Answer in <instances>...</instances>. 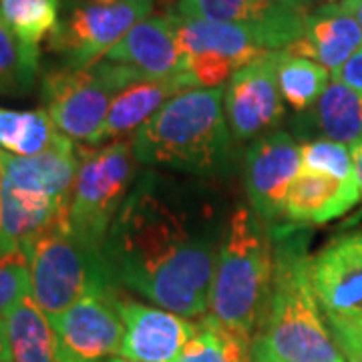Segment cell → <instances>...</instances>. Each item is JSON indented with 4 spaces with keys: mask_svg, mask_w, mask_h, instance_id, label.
Returning <instances> with one entry per match:
<instances>
[{
    "mask_svg": "<svg viewBox=\"0 0 362 362\" xmlns=\"http://www.w3.org/2000/svg\"><path fill=\"white\" fill-rule=\"evenodd\" d=\"M272 276V223L262 220L247 204H235L211 278L207 316L254 340L268 310Z\"/></svg>",
    "mask_w": 362,
    "mask_h": 362,
    "instance_id": "4",
    "label": "cell"
},
{
    "mask_svg": "<svg viewBox=\"0 0 362 362\" xmlns=\"http://www.w3.org/2000/svg\"><path fill=\"white\" fill-rule=\"evenodd\" d=\"M302 169L334 180H356L350 147L330 139H310L300 145Z\"/></svg>",
    "mask_w": 362,
    "mask_h": 362,
    "instance_id": "27",
    "label": "cell"
},
{
    "mask_svg": "<svg viewBox=\"0 0 362 362\" xmlns=\"http://www.w3.org/2000/svg\"><path fill=\"white\" fill-rule=\"evenodd\" d=\"M286 4H290L292 8H296L298 13L308 14L312 8L320 6V4H330V2H337V0H284Z\"/></svg>",
    "mask_w": 362,
    "mask_h": 362,
    "instance_id": "32",
    "label": "cell"
},
{
    "mask_svg": "<svg viewBox=\"0 0 362 362\" xmlns=\"http://www.w3.org/2000/svg\"><path fill=\"white\" fill-rule=\"evenodd\" d=\"M153 2H156V0H153ZM157 2H159L168 13L175 11V8H177V4H180V0H157Z\"/></svg>",
    "mask_w": 362,
    "mask_h": 362,
    "instance_id": "37",
    "label": "cell"
},
{
    "mask_svg": "<svg viewBox=\"0 0 362 362\" xmlns=\"http://www.w3.org/2000/svg\"><path fill=\"white\" fill-rule=\"evenodd\" d=\"M39 69V45L18 39L0 21V97L28 95L35 89Z\"/></svg>",
    "mask_w": 362,
    "mask_h": 362,
    "instance_id": "24",
    "label": "cell"
},
{
    "mask_svg": "<svg viewBox=\"0 0 362 362\" xmlns=\"http://www.w3.org/2000/svg\"><path fill=\"white\" fill-rule=\"evenodd\" d=\"M61 0H0V21L18 39L39 45L59 26Z\"/></svg>",
    "mask_w": 362,
    "mask_h": 362,
    "instance_id": "26",
    "label": "cell"
},
{
    "mask_svg": "<svg viewBox=\"0 0 362 362\" xmlns=\"http://www.w3.org/2000/svg\"><path fill=\"white\" fill-rule=\"evenodd\" d=\"M350 151H352V161H354V175H356V183H358V187H361V194H362V143L354 145V147H350Z\"/></svg>",
    "mask_w": 362,
    "mask_h": 362,
    "instance_id": "34",
    "label": "cell"
},
{
    "mask_svg": "<svg viewBox=\"0 0 362 362\" xmlns=\"http://www.w3.org/2000/svg\"><path fill=\"white\" fill-rule=\"evenodd\" d=\"M165 14L171 18L175 28L177 49L183 59V71H185V61L202 52H216L230 59L235 71L252 65L254 61H258L268 52V49L242 26L206 21L199 16H187L177 11Z\"/></svg>",
    "mask_w": 362,
    "mask_h": 362,
    "instance_id": "18",
    "label": "cell"
},
{
    "mask_svg": "<svg viewBox=\"0 0 362 362\" xmlns=\"http://www.w3.org/2000/svg\"><path fill=\"white\" fill-rule=\"evenodd\" d=\"M272 240L270 300L254 344L282 362H344L312 288L308 228L272 223Z\"/></svg>",
    "mask_w": 362,
    "mask_h": 362,
    "instance_id": "2",
    "label": "cell"
},
{
    "mask_svg": "<svg viewBox=\"0 0 362 362\" xmlns=\"http://www.w3.org/2000/svg\"><path fill=\"white\" fill-rule=\"evenodd\" d=\"M141 73L111 61L85 69L51 66L40 78V107L54 127L73 141L90 145L121 90L143 81Z\"/></svg>",
    "mask_w": 362,
    "mask_h": 362,
    "instance_id": "6",
    "label": "cell"
},
{
    "mask_svg": "<svg viewBox=\"0 0 362 362\" xmlns=\"http://www.w3.org/2000/svg\"><path fill=\"white\" fill-rule=\"evenodd\" d=\"M0 192H2V168H0Z\"/></svg>",
    "mask_w": 362,
    "mask_h": 362,
    "instance_id": "39",
    "label": "cell"
},
{
    "mask_svg": "<svg viewBox=\"0 0 362 362\" xmlns=\"http://www.w3.org/2000/svg\"><path fill=\"white\" fill-rule=\"evenodd\" d=\"M0 362H11L8 334H6V318L0 316Z\"/></svg>",
    "mask_w": 362,
    "mask_h": 362,
    "instance_id": "33",
    "label": "cell"
},
{
    "mask_svg": "<svg viewBox=\"0 0 362 362\" xmlns=\"http://www.w3.org/2000/svg\"><path fill=\"white\" fill-rule=\"evenodd\" d=\"M332 81H338L350 89L362 93V49L354 52L344 65L332 73Z\"/></svg>",
    "mask_w": 362,
    "mask_h": 362,
    "instance_id": "31",
    "label": "cell"
},
{
    "mask_svg": "<svg viewBox=\"0 0 362 362\" xmlns=\"http://www.w3.org/2000/svg\"><path fill=\"white\" fill-rule=\"evenodd\" d=\"M30 296V268L25 250L0 254V316Z\"/></svg>",
    "mask_w": 362,
    "mask_h": 362,
    "instance_id": "28",
    "label": "cell"
},
{
    "mask_svg": "<svg viewBox=\"0 0 362 362\" xmlns=\"http://www.w3.org/2000/svg\"><path fill=\"white\" fill-rule=\"evenodd\" d=\"M69 139L54 127L47 111L0 107V149L16 157H33L66 145Z\"/></svg>",
    "mask_w": 362,
    "mask_h": 362,
    "instance_id": "22",
    "label": "cell"
},
{
    "mask_svg": "<svg viewBox=\"0 0 362 362\" xmlns=\"http://www.w3.org/2000/svg\"><path fill=\"white\" fill-rule=\"evenodd\" d=\"M330 71L310 59L290 57L284 51L276 54V78L284 103L298 115L308 113L330 85Z\"/></svg>",
    "mask_w": 362,
    "mask_h": 362,
    "instance_id": "23",
    "label": "cell"
},
{
    "mask_svg": "<svg viewBox=\"0 0 362 362\" xmlns=\"http://www.w3.org/2000/svg\"><path fill=\"white\" fill-rule=\"evenodd\" d=\"M326 324L344 362H362V316L361 318L326 316Z\"/></svg>",
    "mask_w": 362,
    "mask_h": 362,
    "instance_id": "30",
    "label": "cell"
},
{
    "mask_svg": "<svg viewBox=\"0 0 362 362\" xmlns=\"http://www.w3.org/2000/svg\"><path fill=\"white\" fill-rule=\"evenodd\" d=\"M153 8V0H77L49 37V49L69 69L95 65Z\"/></svg>",
    "mask_w": 362,
    "mask_h": 362,
    "instance_id": "8",
    "label": "cell"
},
{
    "mask_svg": "<svg viewBox=\"0 0 362 362\" xmlns=\"http://www.w3.org/2000/svg\"><path fill=\"white\" fill-rule=\"evenodd\" d=\"M117 294H89L52 318L59 362H101L119 354L125 326L115 308Z\"/></svg>",
    "mask_w": 362,
    "mask_h": 362,
    "instance_id": "11",
    "label": "cell"
},
{
    "mask_svg": "<svg viewBox=\"0 0 362 362\" xmlns=\"http://www.w3.org/2000/svg\"><path fill=\"white\" fill-rule=\"evenodd\" d=\"M302 169L300 143L286 131L259 137L244 156V187L247 206L268 223L284 218L288 189Z\"/></svg>",
    "mask_w": 362,
    "mask_h": 362,
    "instance_id": "10",
    "label": "cell"
},
{
    "mask_svg": "<svg viewBox=\"0 0 362 362\" xmlns=\"http://www.w3.org/2000/svg\"><path fill=\"white\" fill-rule=\"evenodd\" d=\"M78 169L66 223L81 242L103 250L109 228L137 177L131 139L107 145H77Z\"/></svg>",
    "mask_w": 362,
    "mask_h": 362,
    "instance_id": "7",
    "label": "cell"
},
{
    "mask_svg": "<svg viewBox=\"0 0 362 362\" xmlns=\"http://www.w3.org/2000/svg\"><path fill=\"white\" fill-rule=\"evenodd\" d=\"M115 308L125 326L119 356L133 362H173L194 338L199 322L117 294Z\"/></svg>",
    "mask_w": 362,
    "mask_h": 362,
    "instance_id": "12",
    "label": "cell"
},
{
    "mask_svg": "<svg viewBox=\"0 0 362 362\" xmlns=\"http://www.w3.org/2000/svg\"><path fill=\"white\" fill-rule=\"evenodd\" d=\"M30 268V298L52 320L89 294H117L103 252L87 246L61 221L25 247Z\"/></svg>",
    "mask_w": 362,
    "mask_h": 362,
    "instance_id": "5",
    "label": "cell"
},
{
    "mask_svg": "<svg viewBox=\"0 0 362 362\" xmlns=\"http://www.w3.org/2000/svg\"><path fill=\"white\" fill-rule=\"evenodd\" d=\"M177 13L250 30L268 51H282L302 37L306 14L284 0H180Z\"/></svg>",
    "mask_w": 362,
    "mask_h": 362,
    "instance_id": "14",
    "label": "cell"
},
{
    "mask_svg": "<svg viewBox=\"0 0 362 362\" xmlns=\"http://www.w3.org/2000/svg\"><path fill=\"white\" fill-rule=\"evenodd\" d=\"M105 362H133V361H125V358H113V361H105Z\"/></svg>",
    "mask_w": 362,
    "mask_h": 362,
    "instance_id": "38",
    "label": "cell"
},
{
    "mask_svg": "<svg viewBox=\"0 0 362 362\" xmlns=\"http://www.w3.org/2000/svg\"><path fill=\"white\" fill-rule=\"evenodd\" d=\"M223 87L192 89L173 97L131 137L137 163L195 180L230 177L233 135L223 111Z\"/></svg>",
    "mask_w": 362,
    "mask_h": 362,
    "instance_id": "3",
    "label": "cell"
},
{
    "mask_svg": "<svg viewBox=\"0 0 362 362\" xmlns=\"http://www.w3.org/2000/svg\"><path fill=\"white\" fill-rule=\"evenodd\" d=\"M2 153H4V151H2V149H0V157H2Z\"/></svg>",
    "mask_w": 362,
    "mask_h": 362,
    "instance_id": "40",
    "label": "cell"
},
{
    "mask_svg": "<svg viewBox=\"0 0 362 362\" xmlns=\"http://www.w3.org/2000/svg\"><path fill=\"white\" fill-rule=\"evenodd\" d=\"M103 61L131 66L147 78H163L183 73L175 28L168 14L143 18L105 54Z\"/></svg>",
    "mask_w": 362,
    "mask_h": 362,
    "instance_id": "17",
    "label": "cell"
},
{
    "mask_svg": "<svg viewBox=\"0 0 362 362\" xmlns=\"http://www.w3.org/2000/svg\"><path fill=\"white\" fill-rule=\"evenodd\" d=\"M252 344V338L232 332L204 316L194 338L173 362H250Z\"/></svg>",
    "mask_w": 362,
    "mask_h": 362,
    "instance_id": "25",
    "label": "cell"
},
{
    "mask_svg": "<svg viewBox=\"0 0 362 362\" xmlns=\"http://www.w3.org/2000/svg\"><path fill=\"white\" fill-rule=\"evenodd\" d=\"M312 288L326 316H362V230L340 233L312 256Z\"/></svg>",
    "mask_w": 362,
    "mask_h": 362,
    "instance_id": "13",
    "label": "cell"
},
{
    "mask_svg": "<svg viewBox=\"0 0 362 362\" xmlns=\"http://www.w3.org/2000/svg\"><path fill=\"white\" fill-rule=\"evenodd\" d=\"M362 49V28L342 2L312 8L304 18L302 37L282 51L290 57L310 59L330 71V75Z\"/></svg>",
    "mask_w": 362,
    "mask_h": 362,
    "instance_id": "15",
    "label": "cell"
},
{
    "mask_svg": "<svg viewBox=\"0 0 362 362\" xmlns=\"http://www.w3.org/2000/svg\"><path fill=\"white\" fill-rule=\"evenodd\" d=\"M276 54L278 51H268L252 65L235 71L226 87L223 111L235 141H256L274 133L284 121V99L276 78Z\"/></svg>",
    "mask_w": 362,
    "mask_h": 362,
    "instance_id": "9",
    "label": "cell"
},
{
    "mask_svg": "<svg viewBox=\"0 0 362 362\" xmlns=\"http://www.w3.org/2000/svg\"><path fill=\"white\" fill-rule=\"evenodd\" d=\"M356 180H334L300 169L286 195L284 218L298 226H314L340 218L361 199Z\"/></svg>",
    "mask_w": 362,
    "mask_h": 362,
    "instance_id": "19",
    "label": "cell"
},
{
    "mask_svg": "<svg viewBox=\"0 0 362 362\" xmlns=\"http://www.w3.org/2000/svg\"><path fill=\"white\" fill-rule=\"evenodd\" d=\"M11 362H59V340L47 314L26 296L6 314Z\"/></svg>",
    "mask_w": 362,
    "mask_h": 362,
    "instance_id": "21",
    "label": "cell"
},
{
    "mask_svg": "<svg viewBox=\"0 0 362 362\" xmlns=\"http://www.w3.org/2000/svg\"><path fill=\"white\" fill-rule=\"evenodd\" d=\"M302 133L354 147L362 143V93L332 81L308 113L298 115Z\"/></svg>",
    "mask_w": 362,
    "mask_h": 362,
    "instance_id": "20",
    "label": "cell"
},
{
    "mask_svg": "<svg viewBox=\"0 0 362 362\" xmlns=\"http://www.w3.org/2000/svg\"><path fill=\"white\" fill-rule=\"evenodd\" d=\"M250 362H282V361L274 358V356H270L268 352H264L262 349H258L256 344H252V358H250Z\"/></svg>",
    "mask_w": 362,
    "mask_h": 362,
    "instance_id": "36",
    "label": "cell"
},
{
    "mask_svg": "<svg viewBox=\"0 0 362 362\" xmlns=\"http://www.w3.org/2000/svg\"><path fill=\"white\" fill-rule=\"evenodd\" d=\"M228 218L211 181L137 173L101 250L111 280L157 308L204 318Z\"/></svg>",
    "mask_w": 362,
    "mask_h": 362,
    "instance_id": "1",
    "label": "cell"
},
{
    "mask_svg": "<svg viewBox=\"0 0 362 362\" xmlns=\"http://www.w3.org/2000/svg\"><path fill=\"white\" fill-rule=\"evenodd\" d=\"M185 71L192 73L199 89H216L221 87L228 78L233 77L235 66L230 59L216 52H202L185 61Z\"/></svg>",
    "mask_w": 362,
    "mask_h": 362,
    "instance_id": "29",
    "label": "cell"
},
{
    "mask_svg": "<svg viewBox=\"0 0 362 362\" xmlns=\"http://www.w3.org/2000/svg\"><path fill=\"white\" fill-rule=\"evenodd\" d=\"M346 8H349L350 13H352V16L358 21V25H361L362 28V0H340Z\"/></svg>",
    "mask_w": 362,
    "mask_h": 362,
    "instance_id": "35",
    "label": "cell"
},
{
    "mask_svg": "<svg viewBox=\"0 0 362 362\" xmlns=\"http://www.w3.org/2000/svg\"><path fill=\"white\" fill-rule=\"evenodd\" d=\"M192 89H199V85L187 71L171 77L143 78L133 83L113 99L103 127L90 145L129 139L131 133H135L145 121H149L168 101Z\"/></svg>",
    "mask_w": 362,
    "mask_h": 362,
    "instance_id": "16",
    "label": "cell"
}]
</instances>
